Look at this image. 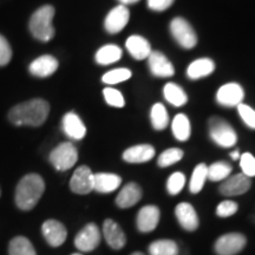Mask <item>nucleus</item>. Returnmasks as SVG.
I'll return each mask as SVG.
<instances>
[{"label":"nucleus","mask_w":255,"mask_h":255,"mask_svg":"<svg viewBox=\"0 0 255 255\" xmlns=\"http://www.w3.org/2000/svg\"><path fill=\"white\" fill-rule=\"evenodd\" d=\"M49 114V103L41 98H34L12 108L8 113V120L14 126L40 127L47 120Z\"/></svg>","instance_id":"nucleus-1"},{"label":"nucleus","mask_w":255,"mask_h":255,"mask_svg":"<svg viewBox=\"0 0 255 255\" xmlns=\"http://www.w3.org/2000/svg\"><path fill=\"white\" fill-rule=\"evenodd\" d=\"M45 190V182L38 174H27L19 181L15 188V205L19 209H33Z\"/></svg>","instance_id":"nucleus-2"},{"label":"nucleus","mask_w":255,"mask_h":255,"mask_svg":"<svg viewBox=\"0 0 255 255\" xmlns=\"http://www.w3.org/2000/svg\"><path fill=\"white\" fill-rule=\"evenodd\" d=\"M55 15V8L51 5H44L38 8L30 19L28 28L32 36L40 41H50L55 37V27L52 19Z\"/></svg>","instance_id":"nucleus-3"},{"label":"nucleus","mask_w":255,"mask_h":255,"mask_svg":"<svg viewBox=\"0 0 255 255\" xmlns=\"http://www.w3.org/2000/svg\"><path fill=\"white\" fill-rule=\"evenodd\" d=\"M210 138L222 148H231L237 144L238 135L231 124L220 117H212L208 122Z\"/></svg>","instance_id":"nucleus-4"},{"label":"nucleus","mask_w":255,"mask_h":255,"mask_svg":"<svg viewBox=\"0 0 255 255\" xmlns=\"http://www.w3.org/2000/svg\"><path fill=\"white\" fill-rule=\"evenodd\" d=\"M50 163L56 170L65 171L71 169L78 161V151L71 142L60 143L49 156Z\"/></svg>","instance_id":"nucleus-5"},{"label":"nucleus","mask_w":255,"mask_h":255,"mask_svg":"<svg viewBox=\"0 0 255 255\" xmlns=\"http://www.w3.org/2000/svg\"><path fill=\"white\" fill-rule=\"evenodd\" d=\"M170 32L174 39L184 49H193L197 44V36L186 19L177 17L170 23Z\"/></svg>","instance_id":"nucleus-6"},{"label":"nucleus","mask_w":255,"mask_h":255,"mask_svg":"<svg viewBox=\"0 0 255 255\" xmlns=\"http://www.w3.org/2000/svg\"><path fill=\"white\" fill-rule=\"evenodd\" d=\"M247 239L240 233H228L220 237L215 242V252L218 255H237L244 250Z\"/></svg>","instance_id":"nucleus-7"},{"label":"nucleus","mask_w":255,"mask_h":255,"mask_svg":"<svg viewBox=\"0 0 255 255\" xmlns=\"http://www.w3.org/2000/svg\"><path fill=\"white\" fill-rule=\"evenodd\" d=\"M102 240V234L100 228L95 223H88L81 232L76 235L75 246L81 252H92L100 246Z\"/></svg>","instance_id":"nucleus-8"},{"label":"nucleus","mask_w":255,"mask_h":255,"mask_svg":"<svg viewBox=\"0 0 255 255\" xmlns=\"http://www.w3.org/2000/svg\"><path fill=\"white\" fill-rule=\"evenodd\" d=\"M70 188L79 195L91 193L94 190V173L91 169L87 165H81L76 169L70 180Z\"/></svg>","instance_id":"nucleus-9"},{"label":"nucleus","mask_w":255,"mask_h":255,"mask_svg":"<svg viewBox=\"0 0 255 255\" xmlns=\"http://www.w3.org/2000/svg\"><path fill=\"white\" fill-rule=\"evenodd\" d=\"M245 97V91L238 83H228L222 85L216 94V101L220 105L226 108L238 107L242 103Z\"/></svg>","instance_id":"nucleus-10"},{"label":"nucleus","mask_w":255,"mask_h":255,"mask_svg":"<svg viewBox=\"0 0 255 255\" xmlns=\"http://www.w3.org/2000/svg\"><path fill=\"white\" fill-rule=\"evenodd\" d=\"M252 186V181L244 174L233 175L222 181L220 186V193L225 196H238L247 193Z\"/></svg>","instance_id":"nucleus-11"},{"label":"nucleus","mask_w":255,"mask_h":255,"mask_svg":"<svg viewBox=\"0 0 255 255\" xmlns=\"http://www.w3.org/2000/svg\"><path fill=\"white\" fill-rule=\"evenodd\" d=\"M41 233L51 247H59L68 238V231L62 222L57 220H47L41 226Z\"/></svg>","instance_id":"nucleus-12"},{"label":"nucleus","mask_w":255,"mask_h":255,"mask_svg":"<svg viewBox=\"0 0 255 255\" xmlns=\"http://www.w3.org/2000/svg\"><path fill=\"white\" fill-rule=\"evenodd\" d=\"M130 18V12L127 6L119 5L111 9L104 21V27L110 34H116L127 26Z\"/></svg>","instance_id":"nucleus-13"},{"label":"nucleus","mask_w":255,"mask_h":255,"mask_svg":"<svg viewBox=\"0 0 255 255\" xmlns=\"http://www.w3.org/2000/svg\"><path fill=\"white\" fill-rule=\"evenodd\" d=\"M148 65L151 73L156 77L167 78L175 75L173 64L159 51H151L148 57Z\"/></svg>","instance_id":"nucleus-14"},{"label":"nucleus","mask_w":255,"mask_h":255,"mask_svg":"<svg viewBox=\"0 0 255 255\" xmlns=\"http://www.w3.org/2000/svg\"><path fill=\"white\" fill-rule=\"evenodd\" d=\"M159 216H161V212H159L158 207H143V208L138 212V214H137V229L141 233H150L152 231H155L159 222Z\"/></svg>","instance_id":"nucleus-15"},{"label":"nucleus","mask_w":255,"mask_h":255,"mask_svg":"<svg viewBox=\"0 0 255 255\" xmlns=\"http://www.w3.org/2000/svg\"><path fill=\"white\" fill-rule=\"evenodd\" d=\"M103 235L105 241L113 250H122L126 246L127 237L121 226L114 220L107 219L103 223Z\"/></svg>","instance_id":"nucleus-16"},{"label":"nucleus","mask_w":255,"mask_h":255,"mask_svg":"<svg viewBox=\"0 0 255 255\" xmlns=\"http://www.w3.org/2000/svg\"><path fill=\"white\" fill-rule=\"evenodd\" d=\"M175 215H176V219L181 227L186 229V231L194 232L199 227V216H197L196 210L194 209V207L190 203L182 202L177 205L176 209H175Z\"/></svg>","instance_id":"nucleus-17"},{"label":"nucleus","mask_w":255,"mask_h":255,"mask_svg":"<svg viewBox=\"0 0 255 255\" xmlns=\"http://www.w3.org/2000/svg\"><path fill=\"white\" fill-rule=\"evenodd\" d=\"M57 69H58V60L50 55H44L34 59L28 68L31 75L41 78L53 75L57 71Z\"/></svg>","instance_id":"nucleus-18"},{"label":"nucleus","mask_w":255,"mask_h":255,"mask_svg":"<svg viewBox=\"0 0 255 255\" xmlns=\"http://www.w3.org/2000/svg\"><path fill=\"white\" fill-rule=\"evenodd\" d=\"M142 199V189L137 183L130 182L124 186L116 197V205L126 209L135 206Z\"/></svg>","instance_id":"nucleus-19"},{"label":"nucleus","mask_w":255,"mask_h":255,"mask_svg":"<svg viewBox=\"0 0 255 255\" xmlns=\"http://www.w3.org/2000/svg\"><path fill=\"white\" fill-rule=\"evenodd\" d=\"M63 130L72 139H82L87 135V128L75 113H68L63 117Z\"/></svg>","instance_id":"nucleus-20"},{"label":"nucleus","mask_w":255,"mask_h":255,"mask_svg":"<svg viewBox=\"0 0 255 255\" xmlns=\"http://www.w3.org/2000/svg\"><path fill=\"white\" fill-rule=\"evenodd\" d=\"M155 156V149L150 144H138L130 146L123 152V159L128 163H144Z\"/></svg>","instance_id":"nucleus-21"},{"label":"nucleus","mask_w":255,"mask_h":255,"mask_svg":"<svg viewBox=\"0 0 255 255\" xmlns=\"http://www.w3.org/2000/svg\"><path fill=\"white\" fill-rule=\"evenodd\" d=\"M126 46L131 57H133L137 60H143L148 58L149 55L151 53L150 43L144 37L137 36V34H133V36H130L128 38Z\"/></svg>","instance_id":"nucleus-22"},{"label":"nucleus","mask_w":255,"mask_h":255,"mask_svg":"<svg viewBox=\"0 0 255 255\" xmlns=\"http://www.w3.org/2000/svg\"><path fill=\"white\" fill-rule=\"evenodd\" d=\"M122 184V178L116 174H94V190L102 194L113 193Z\"/></svg>","instance_id":"nucleus-23"},{"label":"nucleus","mask_w":255,"mask_h":255,"mask_svg":"<svg viewBox=\"0 0 255 255\" xmlns=\"http://www.w3.org/2000/svg\"><path fill=\"white\" fill-rule=\"evenodd\" d=\"M215 70V64L212 59L209 58H200L194 60L190 63V65L187 69L188 78L196 81V79L207 77V76L212 75Z\"/></svg>","instance_id":"nucleus-24"},{"label":"nucleus","mask_w":255,"mask_h":255,"mask_svg":"<svg viewBox=\"0 0 255 255\" xmlns=\"http://www.w3.org/2000/svg\"><path fill=\"white\" fill-rule=\"evenodd\" d=\"M171 131L175 138L180 142H186L190 137L191 129H190V122L188 117L183 114H178L175 116L171 123Z\"/></svg>","instance_id":"nucleus-25"},{"label":"nucleus","mask_w":255,"mask_h":255,"mask_svg":"<svg viewBox=\"0 0 255 255\" xmlns=\"http://www.w3.org/2000/svg\"><path fill=\"white\" fill-rule=\"evenodd\" d=\"M122 57V50L121 47L114 44H109L101 47L96 53V62L101 65H110V64L119 62Z\"/></svg>","instance_id":"nucleus-26"},{"label":"nucleus","mask_w":255,"mask_h":255,"mask_svg":"<svg viewBox=\"0 0 255 255\" xmlns=\"http://www.w3.org/2000/svg\"><path fill=\"white\" fill-rule=\"evenodd\" d=\"M163 95L165 100L174 107H182L188 101V96L183 91V89L175 83H167L164 85Z\"/></svg>","instance_id":"nucleus-27"},{"label":"nucleus","mask_w":255,"mask_h":255,"mask_svg":"<svg viewBox=\"0 0 255 255\" xmlns=\"http://www.w3.org/2000/svg\"><path fill=\"white\" fill-rule=\"evenodd\" d=\"M8 255H37V253L28 239L15 237L8 245Z\"/></svg>","instance_id":"nucleus-28"},{"label":"nucleus","mask_w":255,"mask_h":255,"mask_svg":"<svg viewBox=\"0 0 255 255\" xmlns=\"http://www.w3.org/2000/svg\"><path fill=\"white\" fill-rule=\"evenodd\" d=\"M208 180V165L205 163L197 164L191 175L189 190L193 194H199L203 189L206 181Z\"/></svg>","instance_id":"nucleus-29"},{"label":"nucleus","mask_w":255,"mask_h":255,"mask_svg":"<svg viewBox=\"0 0 255 255\" xmlns=\"http://www.w3.org/2000/svg\"><path fill=\"white\" fill-rule=\"evenodd\" d=\"M150 255H178V246L173 240H157L149 246Z\"/></svg>","instance_id":"nucleus-30"},{"label":"nucleus","mask_w":255,"mask_h":255,"mask_svg":"<svg viewBox=\"0 0 255 255\" xmlns=\"http://www.w3.org/2000/svg\"><path fill=\"white\" fill-rule=\"evenodd\" d=\"M233 170L232 165L225 161L215 162L208 167V180L213 182H220L225 181L226 178L229 177Z\"/></svg>","instance_id":"nucleus-31"},{"label":"nucleus","mask_w":255,"mask_h":255,"mask_svg":"<svg viewBox=\"0 0 255 255\" xmlns=\"http://www.w3.org/2000/svg\"><path fill=\"white\" fill-rule=\"evenodd\" d=\"M151 124L156 130H163L169 124V115L163 104L157 103L151 108L150 113Z\"/></svg>","instance_id":"nucleus-32"},{"label":"nucleus","mask_w":255,"mask_h":255,"mask_svg":"<svg viewBox=\"0 0 255 255\" xmlns=\"http://www.w3.org/2000/svg\"><path fill=\"white\" fill-rule=\"evenodd\" d=\"M131 75L132 73L129 69H124V68L115 69L105 73L103 77H102V82L109 85L119 84V83L128 81V79L131 77Z\"/></svg>","instance_id":"nucleus-33"},{"label":"nucleus","mask_w":255,"mask_h":255,"mask_svg":"<svg viewBox=\"0 0 255 255\" xmlns=\"http://www.w3.org/2000/svg\"><path fill=\"white\" fill-rule=\"evenodd\" d=\"M183 151L178 148H170L162 152L157 159V164L161 168H167L181 161L183 157Z\"/></svg>","instance_id":"nucleus-34"},{"label":"nucleus","mask_w":255,"mask_h":255,"mask_svg":"<svg viewBox=\"0 0 255 255\" xmlns=\"http://www.w3.org/2000/svg\"><path fill=\"white\" fill-rule=\"evenodd\" d=\"M186 184V176L182 173H174L170 175L167 182V190L170 195H177Z\"/></svg>","instance_id":"nucleus-35"},{"label":"nucleus","mask_w":255,"mask_h":255,"mask_svg":"<svg viewBox=\"0 0 255 255\" xmlns=\"http://www.w3.org/2000/svg\"><path fill=\"white\" fill-rule=\"evenodd\" d=\"M103 95L105 98V102L111 107L115 108H123L126 105V101H124L123 95L121 94L119 90L113 88H107L103 90Z\"/></svg>","instance_id":"nucleus-36"},{"label":"nucleus","mask_w":255,"mask_h":255,"mask_svg":"<svg viewBox=\"0 0 255 255\" xmlns=\"http://www.w3.org/2000/svg\"><path fill=\"white\" fill-rule=\"evenodd\" d=\"M240 167L242 169V174L247 177L255 176V157L250 152H245L240 156Z\"/></svg>","instance_id":"nucleus-37"},{"label":"nucleus","mask_w":255,"mask_h":255,"mask_svg":"<svg viewBox=\"0 0 255 255\" xmlns=\"http://www.w3.org/2000/svg\"><path fill=\"white\" fill-rule=\"evenodd\" d=\"M239 206L237 202L231 200L222 201L221 203H219V206L216 207V215L219 218H229V216L234 215L238 212Z\"/></svg>","instance_id":"nucleus-38"},{"label":"nucleus","mask_w":255,"mask_h":255,"mask_svg":"<svg viewBox=\"0 0 255 255\" xmlns=\"http://www.w3.org/2000/svg\"><path fill=\"white\" fill-rule=\"evenodd\" d=\"M238 113L244 121V123L251 129H255V110L252 109L248 105L241 103L238 105Z\"/></svg>","instance_id":"nucleus-39"},{"label":"nucleus","mask_w":255,"mask_h":255,"mask_svg":"<svg viewBox=\"0 0 255 255\" xmlns=\"http://www.w3.org/2000/svg\"><path fill=\"white\" fill-rule=\"evenodd\" d=\"M12 58V49L7 39L0 34V66H5Z\"/></svg>","instance_id":"nucleus-40"},{"label":"nucleus","mask_w":255,"mask_h":255,"mask_svg":"<svg viewBox=\"0 0 255 255\" xmlns=\"http://www.w3.org/2000/svg\"><path fill=\"white\" fill-rule=\"evenodd\" d=\"M174 1L175 0H148V6L152 11L162 12L170 7Z\"/></svg>","instance_id":"nucleus-41"},{"label":"nucleus","mask_w":255,"mask_h":255,"mask_svg":"<svg viewBox=\"0 0 255 255\" xmlns=\"http://www.w3.org/2000/svg\"><path fill=\"white\" fill-rule=\"evenodd\" d=\"M119 1L121 2V5L127 6V5H130V4H135V2L139 1V0H119Z\"/></svg>","instance_id":"nucleus-42"},{"label":"nucleus","mask_w":255,"mask_h":255,"mask_svg":"<svg viewBox=\"0 0 255 255\" xmlns=\"http://www.w3.org/2000/svg\"><path fill=\"white\" fill-rule=\"evenodd\" d=\"M231 157H232L233 159H235V161H237V159L240 158V152H239V150L233 151L232 154H231Z\"/></svg>","instance_id":"nucleus-43"},{"label":"nucleus","mask_w":255,"mask_h":255,"mask_svg":"<svg viewBox=\"0 0 255 255\" xmlns=\"http://www.w3.org/2000/svg\"><path fill=\"white\" fill-rule=\"evenodd\" d=\"M131 255H144V254L141 253V252H136V253H132Z\"/></svg>","instance_id":"nucleus-44"},{"label":"nucleus","mask_w":255,"mask_h":255,"mask_svg":"<svg viewBox=\"0 0 255 255\" xmlns=\"http://www.w3.org/2000/svg\"><path fill=\"white\" fill-rule=\"evenodd\" d=\"M72 255H82V254H78V253H75V254H72Z\"/></svg>","instance_id":"nucleus-45"},{"label":"nucleus","mask_w":255,"mask_h":255,"mask_svg":"<svg viewBox=\"0 0 255 255\" xmlns=\"http://www.w3.org/2000/svg\"><path fill=\"white\" fill-rule=\"evenodd\" d=\"M0 196H1V189H0Z\"/></svg>","instance_id":"nucleus-46"}]
</instances>
